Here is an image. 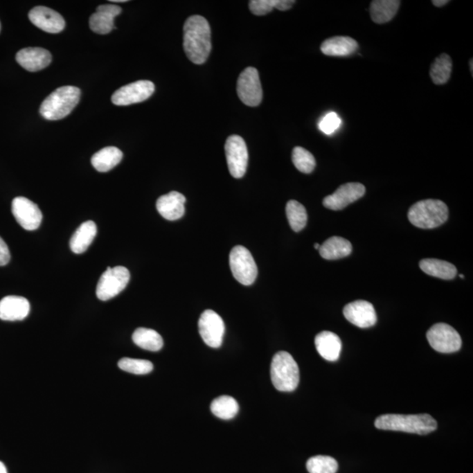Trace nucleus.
<instances>
[{"label":"nucleus","mask_w":473,"mask_h":473,"mask_svg":"<svg viewBox=\"0 0 473 473\" xmlns=\"http://www.w3.org/2000/svg\"><path fill=\"white\" fill-rule=\"evenodd\" d=\"M184 48L193 64L199 65L207 61L211 51V32L206 19L194 15L185 21Z\"/></svg>","instance_id":"obj_1"},{"label":"nucleus","mask_w":473,"mask_h":473,"mask_svg":"<svg viewBox=\"0 0 473 473\" xmlns=\"http://www.w3.org/2000/svg\"><path fill=\"white\" fill-rule=\"evenodd\" d=\"M377 429L383 431H402L412 434L428 435L438 428V422L428 413L422 415H395L389 413L375 420Z\"/></svg>","instance_id":"obj_2"},{"label":"nucleus","mask_w":473,"mask_h":473,"mask_svg":"<svg viewBox=\"0 0 473 473\" xmlns=\"http://www.w3.org/2000/svg\"><path fill=\"white\" fill-rule=\"evenodd\" d=\"M81 91L75 86H62L52 92L39 107V114L48 121L67 117L80 101Z\"/></svg>","instance_id":"obj_3"},{"label":"nucleus","mask_w":473,"mask_h":473,"mask_svg":"<svg viewBox=\"0 0 473 473\" xmlns=\"http://www.w3.org/2000/svg\"><path fill=\"white\" fill-rule=\"evenodd\" d=\"M410 223L421 229H434L442 226L449 217L447 205L436 199L418 202L409 211Z\"/></svg>","instance_id":"obj_4"},{"label":"nucleus","mask_w":473,"mask_h":473,"mask_svg":"<svg viewBox=\"0 0 473 473\" xmlns=\"http://www.w3.org/2000/svg\"><path fill=\"white\" fill-rule=\"evenodd\" d=\"M271 380L278 391L292 392L300 382L299 367L293 357L287 352H279L271 363Z\"/></svg>","instance_id":"obj_5"},{"label":"nucleus","mask_w":473,"mask_h":473,"mask_svg":"<svg viewBox=\"0 0 473 473\" xmlns=\"http://www.w3.org/2000/svg\"><path fill=\"white\" fill-rule=\"evenodd\" d=\"M230 267L235 279L244 286H250L256 282L258 267L252 254L242 246H237L231 251Z\"/></svg>","instance_id":"obj_6"},{"label":"nucleus","mask_w":473,"mask_h":473,"mask_svg":"<svg viewBox=\"0 0 473 473\" xmlns=\"http://www.w3.org/2000/svg\"><path fill=\"white\" fill-rule=\"evenodd\" d=\"M130 280V273L127 267L118 266L108 267L102 274L97 286L99 300L108 301L121 293Z\"/></svg>","instance_id":"obj_7"},{"label":"nucleus","mask_w":473,"mask_h":473,"mask_svg":"<svg viewBox=\"0 0 473 473\" xmlns=\"http://www.w3.org/2000/svg\"><path fill=\"white\" fill-rule=\"evenodd\" d=\"M427 339L432 348L442 353H452L461 350L462 340L454 328L446 323H436L427 332Z\"/></svg>","instance_id":"obj_8"},{"label":"nucleus","mask_w":473,"mask_h":473,"mask_svg":"<svg viewBox=\"0 0 473 473\" xmlns=\"http://www.w3.org/2000/svg\"><path fill=\"white\" fill-rule=\"evenodd\" d=\"M239 98L248 107H258L262 101L263 91L261 87L259 72L256 68L248 67L241 73L237 82Z\"/></svg>","instance_id":"obj_9"},{"label":"nucleus","mask_w":473,"mask_h":473,"mask_svg":"<svg viewBox=\"0 0 473 473\" xmlns=\"http://www.w3.org/2000/svg\"><path fill=\"white\" fill-rule=\"evenodd\" d=\"M226 161L230 174L240 179L246 174L248 165V150L246 142L239 135H231L226 145Z\"/></svg>","instance_id":"obj_10"},{"label":"nucleus","mask_w":473,"mask_h":473,"mask_svg":"<svg viewBox=\"0 0 473 473\" xmlns=\"http://www.w3.org/2000/svg\"><path fill=\"white\" fill-rule=\"evenodd\" d=\"M154 90V84L151 81H136L116 91L112 95L111 102L118 107L137 104L150 98Z\"/></svg>","instance_id":"obj_11"},{"label":"nucleus","mask_w":473,"mask_h":473,"mask_svg":"<svg viewBox=\"0 0 473 473\" xmlns=\"http://www.w3.org/2000/svg\"><path fill=\"white\" fill-rule=\"evenodd\" d=\"M198 329L202 339L211 348H220L223 343L224 323L217 313L211 310L202 313Z\"/></svg>","instance_id":"obj_12"},{"label":"nucleus","mask_w":473,"mask_h":473,"mask_svg":"<svg viewBox=\"0 0 473 473\" xmlns=\"http://www.w3.org/2000/svg\"><path fill=\"white\" fill-rule=\"evenodd\" d=\"M12 213L15 220L26 231H35L41 226L42 213L37 204L23 197L12 200Z\"/></svg>","instance_id":"obj_13"},{"label":"nucleus","mask_w":473,"mask_h":473,"mask_svg":"<svg viewBox=\"0 0 473 473\" xmlns=\"http://www.w3.org/2000/svg\"><path fill=\"white\" fill-rule=\"evenodd\" d=\"M366 193V188L359 183L341 185L333 194L324 198L323 204L327 209L340 211L358 201Z\"/></svg>","instance_id":"obj_14"},{"label":"nucleus","mask_w":473,"mask_h":473,"mask_svg":"<svg viewBox=\"0 0 473 473\" xmlns=\"http://www.w3.org/2000/svg\"><path fill=\"white\" fill-rule=\"evenodd\" d=\"M30 21L42 31L58 34L64 31L66 23L64 17L55 10L46 6H36L29 12Z\"/></svg>","instance_id":"obj_15"},{"label":"nucleus","mask_w":473,"mask_h":473,"mask_svg":"<svg viewBox=\"0 0 473 473\" xmlns=\"http://www.w3.org/2000/svg\"><path fill=\"white\" fill-rule=\"evenodd\" d=\"M343 316L350 323L366 329L375 325L377 322V315L373 304L366 301L359 300L347 304L343 307Z\"/></svg>","instance_id":"obj_16"},{"label":"nucleus","mask_w":473,"mask_h":473,"mask_svg":"<svg viewBox=\"0 0 473 473\" xmlns=\"http://www.w3.org/2000/svg\"><path fill=\"white\" fill-rule=\"evenodd\" d=\"M16 61L28 71L36 72L47 68L52 62V55L47 49L26 48L16 55Z\"/></svg>","instance_id":"obj_17"},{"label":"nucleus","mask_w":473,"mask_h":473,"mask_svg":"<svg viewBox=\"0 0 473 473\" xmlns=\"http://www.w3.org/2000/svg\"><path fill=\"white\" fill-rule=\"evenodd\" d=\"M121 8L117 5H102L97 8L90 18V28L99 35L110 34L115 28L114 19L120 15Z\"/></svg>","instance_id":"obj_18"},{"label":"nucleus","mask_w":473,"mask_h":473,"mask_svg":"<svg viewBox=\"0 0 473 473\" xmlns=\"http://www.w3.org/2000/svg\"><path fill=\"white\" fill-rule=\"evenodd\" d=\"M185 202H186V198L183 194L177 191H172L158 198L157 202L158 213L167 220H180L185 213Z\"/></svg>","instance_id":"obj_19"},{"label":"nucleus","mask_w":473,"mask_h":473,"mask_svg":"<svg viewBox=\"0 0 473 473\" xmlns=\"http://www.w3.org/2000/svg\"><path fill=\"white\" fill-rule=\"evenodd\" d=\"M30 312V303L25 297L6 296L0 301V319L4 321H21Z\"/></svg>","instance_id":"obj_20"},{"label":"nucleus","mask_w":473,"mask_h":473,"mask_svg":"<svg viewBox=\"0 0 473 473\" xmlns=\"http://www.w3.org/2000/svg\"><path fill=\"white\" fill-rule=\"evenodd\" d=\"M315 345L317 352L324 359L334 362L339 359L342 342L337 334L330 332L319 333L316 337Z\"/></svg>","instance_id":"obj_21"},{"label":"nucleus","mask_w":473,"mask_h":473,"mask_svg":"<svg viewBox=\"0 0 473 473\" xmlns=\"http://www.w3.org/2000/svg\"><path fill=\"white\" fill-rule=\"evenodd\" d=\"M359 44L355 39L346 36H336L327 39L321 45V51L329 56H347L358 51Z\"/></svg>","instance_id":"obj_22"},{"label":"nucleus","mask_w":473,"mask_h":473,"mask_svg":"<svg viewBox=\"0 0 473 473\" xmlns=\"http://www.w3.org/2000/svg\"><path fill=\"white\" fill-rule=\"evenodd\" d=\"M97 235V226L93 221L82 223L69 241V247L73 253L81 254L91 246Z\"/></svg>","instance_id":"obj_23"},{"label":"nucleus","mask_w":473,"mask_h":473,"mask_svg":"<svg viewBox=\"0 0 473 473\" xmlns=\"http://www.w3.org/2000/svg\"><path fill=\"white\" fill-rule=\"evenodd\" d=\"M352 246L349 240L334 236L324 241L319 248L320 256L325 260H339L352 253Z\"/></svg>","instance_id":"obj_24"},{"label":"nucleus","mask_w":473,"mask_h":473,"mask_svg":"<svg viewBox=\"0 0 473 473\" xmlns=\"http://www.w3.org/2000/svg\"><path fill=\"white\" fill-rule=\"evenodd\" d=\"M123 159V153L116 147H107L99 150L91 158V164L98 172H108L114 168Z\"/></svg>","instance_id":"obj_25"},{"label":"nucleus","mask_w":473,"mask_h":473,"mask_svg":"<svg viewBox=\"0 0 473 473\" xmlns=\"http://www.w3.org/2000/svg\"><path fill=\"white\" fill-rule=\"evenodd\" d=\"M401 1L398 0H375L370 6V15L377 24L392 21L398 12Z\"/></svg>","instance_id":"obj_26"},{"label":"nucleus","mask_w":473,"mask_h":473,"mask_svg":"<svg viewBox=\"0 0 473 473\" xmlns=\"http://www.w3.org/2000/svg\"><path fill=\"white\" fill-rule=\"evenodd\" d=\"M420 269L429 276L443 280H452L456 276L454 265L436 259H425L420 261Z\"/></svg>","instance_id":"obj_27"},{"label":"nucleus","mask_w":473,"mask_h":473,"mask_svg":"<svg viewBox=\"0 0 473 473\" xmlns=\"http://www.w3.org/2000/svg\"><path fill=\"white\" fill-rule=\"evenodd\" d=\"M132 341L141 349L158 352L163 346V339L154 330L138 328L132 334Z\"/></svg>","instance_id":"obj_28"},{"label":"nucleus","mask_w":473,"mask_h":473,"mask_svg":"<svg viewBox=\"0 0 473 473\" xmlns=\"http://www.w3.org/2000/svg\"><path fill=\"white\" fill-rule=\"evenodd\" d=\"M211 410L217 418L230 420L234 418L239 412V404L233 397L223 395L214 400Z\"/></svg>","instance_id":"obj_29"},{"label":"nucleus","mask_w":473,"mask_h":473,"mask_svg":"<svg viewBox=\"0 0 473 473\" xmlns=\"http://www.w3.org/2000/svg\"><path fill=\"white\" fill-rule=\"evenodd\" d=\"M452 61L451 56L442 54L433 62L431 68V78L435 84H445L451 78Z\"/></svg>","instance_id":"obj_30"},{"label":"nucleus","mask_w":473,"mask_h":473,"mask_svg":"<svg viewBox=\"0 0 473 473\" xmlns=\"http://www.w3.org/2000/svg\"><path fill=\"white\" fill-rule=\"evenodd\" d=\"M286 214L287 220L294 231H298L304 229L307 221V214L305 207L302 204L296 200L287 202L286 206Z\"/></svg>","instance_id":"obj_31"},{"label":"nucleus","mask_w":473,"mask_h":473,"mask_svg":"<svg viewBox=\"0 0 473 473\" xmlns=\"http://www.w3.org/2000/svg\"><path fill=\"white\" fill-rule=\"evenodd\" d=\"M294 3V0H252L249 2V8L253 15L261 16L272 12L274 8L287 11Z\"/></svg>","instance_id":"obj_32"},{"label":"nucleus","mask_w":473,"mask_h":473,"mask_svg":"<svg viewBox=\"0 0 473 473\" xmlns=\"http://www.w3.org/2000/svg\"><path fill=\"white\" fill-rule=\"evenodd\" d=\"M292 161L297 170L304 174L312 173L316 168L315 157H313L310 152L302 147L294 148Z\"/></svg>","instance_id":"obj_33"},{"label":"nucleus","mask_w":473,"mask_h":473,"mask_svg":"<svg viewBox=\"0 0 473 473\" xmlns=\"http://www.w3.org/2000/svg\"><path fill=\"white\" fill-rule=\"evenodd\" d=\"M339 465L336 459L329 456H316L307 462V470L310 473H336Z\"/></svg>","instance_id":"obj_34"},{"label":"nucleus","mask_w":473,"mask_h":473,"mask_svg":"<svg viewBox=\"0 0 473 473\" xmlns=\"http://www.w3.org/2000/svg\"><path fill=\"white\" fill-rule=\"evenodd\" d=\"M118 367L123 371L134 375H143L153 371V363L145 359L123 358L118 362Z\"/></svg>","instance_id":"obj_35"},{"label":"nucleus","mask_w":473,"mask_h":473,"mask_svg":"<svg viewBox=\"0 0 473 473\" xmlns=\"http://www.w3.org/2000/svg\"><path fill=\"white\" fill-rule=\"evenodd\" d=\"M340 125H341V120H340L339 115L335 112H330V114L324 116L319 122V128L323 134L330 135L333 134Z\"/></svg>","instance_id":"obj_36"},{"label":"nucleus","mask_w":473,"mask_h":473,"mask_svg":"<svg viewBox=\"0 0 473 473\" xmlns=\"http://www.w3.org/2000/svg\"><path fill=\"white\" fill-rule=\"evenodd\" d=\"M11 259L9 248L2 238L0 237V267L6 266Z\"/></svg>","instance_id":"obj_37"},{"label":"nucleus","mask_w":473,"mask_h":473,"mask_svg":"<svg viewBox=\"0 0 473 473\" xmlns=\"http://www.w3.org/2000/svg\"><path fill=\"white\" fill-rule=\"evenodd\" d=\"M449 2L448 0H434L432 1L433 5L438 6V8H442V6L447 5Z\"/></svg>","instance_id":"obj_38"},{"label":"nucleus","mask_w":473,"mask_h":473,"mask_svg":"<svg viewBox=\"0 0 473 473\" xmlns=\"http://www.w3.org/2000/svg\"><path fill=\"white\" fill-rule=\"evenodd\" d=\"M0 473H8V470H6L4 463L0 461Z\"/></svg>","instance_id":"obj_39"},{"label":"nucleus","mask_w":473,"mask_h":473,"mask_svg":"<svg viewBox=\"0 0 473 473\" xmlns=\"http://www.w3.org/2000/svg\"><path fill=\"white\" fill-rule=\"evenodd\" d=\"M111 3H122V2H127V0H112L111 1Z\"/></svg>","instance_id":"obj_40"},{"label":"nucleus","mask_w":473,"mask_h":473,"mask_svg":"<svg viewBox=\"0 0 473 473\" xmlns=\"http://www.w3.org/2000/svg\"><path fill=\"white\" fill-rule=\"evenodd\" d=\"M314 247H315L316 249L319 250L321 244H319V243H316L315 244H314Z\"/></svg>","instance_id":"obj_41"},{"label":"nucleus","mask_w":473,"mask_h":473,"mask_svg":"<svg viewBox=\"0 0 473 473\" xmlns=\"http://www.w3.org/2000/svg\"><path fill=\"white\" fill-rule=\"evenodd\" d=\"M470 62H471V72L472 73L473 72L472 71V62H473L472 59L471 61H470Z\"/></svg>","instance_id":"obj_42"},{"label":"nucleus","mask_w":473,"mask_h":473,"mask_svg":"<svg viewBox=\"0 0 473 473\" xmlns=\"http://www.w3.org/2000/svg\"><path fill=\"white\" fill-rule=\"evenodd\" d=\"M461 276V279H464V278H465L464 274H461V276Z\"/></svg>","instance_id":"obj_43"},{"label":"nucleus","mask_w":473,"mask_h":473,"mask_svg":"<svg viewBox=\"0 0 473 473\" xmlns=\"http://www.w3.org/2000/svg\"><path fill=\"white\" fill-rule=\"evenodd\" d=\"M0 30H1V24H0Z\"/></svg>","instance_id":"obj_44"}]
</instances>
